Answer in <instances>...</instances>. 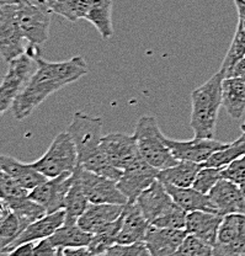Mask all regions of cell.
<instances>
[{"label":"cell","mask_w":245,"mask_h":256,"mask_svg":"<svg viewBox=\"0 0 245 256\" xmlns=\"http://www.w3.org/2000/svg\"><path fill=\"white\" fill-rule=\"evenodd\" d=\"M34 242H24V244L14 248V249L10 250L9 252H6V254L4 255L5 256H34Z\"/></svg>","instance_id":"obj_41"},{"label":"cell","mask_w":245,"mask_h":256,"mask_svg":"<svg viewBox=\"0 0 245 256\" xmlns=\"http://www.w3.org/2000/svg\"><path fill=\"white\" fill-rule=\"evenodd\" d=\"M164 186L175 204L182 208L186 213L195 212V210L217 213L208 194L197 191L192 186L191 188H179V186L168 185V184H164Z\"/></svg>","instance_id":"obj_22"},{"label":"cell","mask_w":245,"mask_h":256,"mask_svg":"<svg viewBox=\"0 0 245 256\" xmlns=\"http://www.w3.org/2000/svg\"><path fill=\"white\" fill-rule=\"evenodd\" d=\"M222 178V169L211 166H204L197 172L195 181H194L192 188L197 191L202 192L204 194H208L210 191L216 186V184Z\"/></svg>","instance_id":"obj_36"},{"label":"cell","mask_w":245,"mask_h":256,"mask_svg":"<svg viewBox=\"0 0 245 256\" xmlns=\"http://www.w3.org/2000/svg\"><path fill=\"white\" fill-rule=\"evenodd\" d=\"M66 222V212L64 210H57V212L53 213H47L46 216H44L40 220H34L28 226H26L22 232H21L20 236H18V239L14 242L9 245L6 249L2 252V255L6 254L10 250H12L14 248L18 246V245L24 244V242H38V240L50 238V236L56 233L58 228L63 226Z\"/></svg>","instance_id":"obj_17"},{"label":"cell","mask_w":245,"mask_h":256,"mask_svg":"<svg viewBox=\"0 0 245 256\" xmlns=\"http://www.w3.org/2000/svg\"><path fill=\"white\" fill-rule=\"evenodd\" d=\"M222 106L233 120L245 112V82L242 76L224 78L222 84Z\"/></svg>","instance_id":"obj_24"},{"label":"cell","mask_w":245,"mask_h":256,"mask_svg":"<svg viewBox=\"0 0 245 256\" xmlns=\"http://www.w3.org/2000/svg\"><path fill=\"white\" fill-rule=\"evenodd\" d=\"M238 12V26L245 30V0H233Z\"/></svg>","instance_id":"obj_43"},{"label":"cell","mask_w":245,"mask_h":256,"mask_svg":"<svg viewBox=\"0 0 245 256\" xmlns=\"http://www.w3.org/2000/svg\"><path fill=\"white\" fill-rule=\"evenodd\" d=\"M112 4L114 0H90L89 12L85 18L96 28L102 40L114 36Z\"/></svg>","instance_id":"obj_26"},{"label":"cell","mask_w":245,"mask_h":256,"mask_svg":"<svg viewBox=\"0 0 245 256\" xmlns=\"http://www.w3.org/2000/svg\"><path fill=\"white\" fill-rule=\"evenodd\" d=\"M90 0H58L50 10L54 14L63 16L68 21L76 22L86 18L89 12Z\"/></svg>","instance_id":"obj_33"},{"label":"cell","mask_w":245,"mask_h":256,"mask_svg":"<svg viewBox=\"0 0 245 256\" xmlns=\"http://www.w3.org/2000/svg\"><path fill=\"white\" fill-rule=\"evenodd\" d=\"M24 229L25 226L12 210L4 220H0V254H2V252L18 239Z\"/></svg>","instance_id":"obj_34"},{"label":"cell","mask_w":245,"mask_h":256,"mask_svg":"<svg viewBox=\"0 0 245 256\" xmlns=\"http://www.w3.org/2000/svg\"><path fill=\"white\" fill-rule=\"evenodd\" d=\"M245 57V30L236 25V34L233 37L230 47H229L227 54L223 60L220 70L224 73L226 78L233 76V72L236 66Z\"/></svg>","instance_id":"obj_31"},{"label":"cell","mask_w":245,"mask_h":256,"mask_svg":"<svg viewBox=\"0 0 245 256\" xmlns=\"http://www.w3.org/2000/svg\"><path fill=\"white\" fill-rule=\"evenodd\" d=\"M240 188H242V194H243L244 204H245V184H243V185H240Z\"/></svg>","instance_id":"obj_49"},{"label":"cell","mask_w":245,"mask_h":256,"mask_svg":"<svg viewBox=\"0 0 245 256\" xmlns=\"http://www.w3.org/2000/svg\"><path fill=\"white\" fill-rule=\"evenodd\" d=\"M244 58H245V57H244Z\"/></svg>","instance_id":"obj_54"},{"label":"cell","mask_w":245,"mask_h":256,"mask_svg":"<svg viewBox=\"0 0 245 256\" xmlns=\"http://www.w3.org/2000/svg\"><path fill=\"white\" fill-rule=\"evenodd\" d=\"M100 256H152L144 242L133 244H116Z\"/></svg>","instance_id":"obj_38"},{"label":"cell","mask_w":245,"mask_h":256,"mask_svg":"<svg viewBox=\"0 0 245 256\" xmlns=\"http://www.w3.org/2000/svg\"><path fill=\"white\" fill-rule=\"evenodd\" d=\"M214 256L245 255V214L233 213L224 216L218 238L213 246Z\"/></svg>","instance_id":"obj_10"},{"label":"cell","mask_w":245,"mask_h":256,"mask_svg":"<svg viewBox=\"0 0 245 256\" xmlns=\"http://www.w3.org/2000/svg\"><path fill=\"white\" fill-rule=\"evenodd\" d=\"M223 218V216L206 210L190 212L186 216L185 230L214 246Z\"/></svg>","instance_id":"obj_20"},{"label":"cell","mask_w":245,"mask_h":256,"mask_svg":"<svg viewBox=\"0 0 245 256\" xmlns=\"http://www.w3.org/2000/svg\"><path fill=\"white\" fill-rule=\"evenodd\" d=\"M74 182L73 172H66L56 178H46L44 182L28 192V197L46 210L53 213L64 208V201L68 191Z\"/></svg>","instance_id":"obj_11"},{"label":"cell","mask_w":245,"mask_h":256,"mask_svg":"<svg viewBox=\"0 0 245 256\" xmlns=\"http://www.w3.org/2000/svg\"><path fill=\"white\" fill-rule=\"evenodd\" d=\"M21 0H0V5H14L18 4Z\"/></svg>","instance_id":"obj_47"},{"label":"cell","mask_w":245,"mask_h":256,"mask_svg":"<svg viewBox=\"0 0 245 256\" xmlns=\"http://www.w3.org/2000/svg\"><path fill=\"white\" fill-rule=\"evenodd\" d=\"M186 236L185 229L159 228L150 224L143 242L152 256H175Z\"/></svg>","instance_id":"obj_15"},{"label":"cell","mask_w":245,"mask_h":256,"mask_svg":"<svg viewBox=\"0 0 245 256\" xmlns=\"http://www.w3.org/2000/svg\"><path fill=\"white\" fill-rule=\"evenodd\" d=\"M34 60L36 70L12 108L16 120L26 118L50 95L89 73V66L80 56L64 62H48L41 56Z\"/></svg>","instance_id":"obj_1"},{"label":"cell","mask_w":245,"mask_h":256,"mask_svg":"<svg viewBox=\"0 0 245 256\" xmlns=\"http://www.w3.org/2000/svg\"><path fill=\"white\" fill-rule=\"evenodd\" d=\"M57 256H63V249H58Z\"/></svg>","instance_id":"obj_50"},{"label":"cell","mask_w":245,"mask_h":256,"mask_svg":"<svg viewBox=\"0 0 245 256\" xmlns=\"http://www.w3.org/2000/svg\"><path fill=\"white\" fill-rule=\"evenodd\" d=\"M18 4L0 5V56L10 63L26 52L25 40L16 16Z\"/></svg>","instance_id":"obj_9"},{"label":"cell","mask_w":245,"mask_h":256,"mask_svg":"<svg viewBox=\"0 0 245 256\" xmlns=\"http://www.w3.org/2000/svg\"><path fill=\"white\" fill-rule=\"evenodd\" d=\"M74 174V172H73ZM90 202L85 196L80 184H79L76 175L74 174V182L70 190L68 191L64 201V212L66 222L64 223H78V220L82 217V213L89 207Z\"/></svg>","instance_id":"obj_28"},{"label":"cell","mask_w":245,"mask_h":256,"mask_svg":"<svg viewBox=\"0 0 245 256\" xmlns=\"http://www.w3.org/2000/svg\"><path fill=\"white\" fill-rule=\"evenodd\" d=\"M34 64L36 60L26 53L9 63L6 74L0 82V117L12 108L18 94L36 70Z\"/></svg>","instance_id":"obj_6"},{"label":"cell","mask_w":245,"mask_h":256,"mask_svg":"<svg viewBox=\"0 0 245 256\" xmlns=\"http://www.w3.org/2000/svg\"><path fill=\"white\" fill-rule=\"evenodd\" d=\"M222 178L236 185L245 184V156L236 159L222 169Z\"/></svg>","instance_id":"obj_39"},{"label":"cell","mask_w":245,"mask_h":256,"mask_svg":"<svg viewBox=\"0 0 245 256\" xmlns=\"http://www.w3.org/2000/svg\"><path fill=\"white\" fill-rule=\"evenodd\" d=\"M25 2H30V4L37 5V6H44V8H48V5H47L46 0H25Z\"/></svg>","instance_id":"obj_46"},{"label":"cell","mask_w":245,"mask_h":256,"mask_svg":"<svg viewBox=\"0 0 245 256\" xmlns=\"http://www.w3.org/2000/svg\"><path fill=\"white\" fill-rule=\"evenodd\" d=\"M186 216L188 213L178 206L174 204L169 210L162 214L160 217L156 218L152 226H159V228H170V229H185L186 226Z\"/></svg>","instance_id":"obj_37"},{"label":"cell","mask_w":245,"mask_h":256,"mask_svg":"<svg viewBox=\"0 0 245 256\" xmlns=\"http://www.w3.org/2000/svg\"><path fill=\"white\" fill-rule=\"evenodd\" d=\"M58 248L52 244L50 238L38 240L37 244H34V256H57Z\"/></svg>","instance_id":"obj_40"},{"label":"cell","mask_w":245,"mask_h":256,"mask_svg":"<svg viewBox=\"0 0 245 256\" xmlns=\"http://www.w3.org/2000/svg\"><path fill=\"white\" fill-rule=\"evenodd\" d=\"M66 132L70 134L78 153V165L117 181L122 172L114 168L101 149L102 140V120L100 117L90 116L84 112H76L73 121Z\"/></svg>","instance_id":"obj_2"},{"label":"cell","mask_w":245,"mask_h":256,"mask_svg":"<svg viewBox=\"0 0 245 256\" xmlns=\"http://www.w3.org/2000/svg\"><path fill=\"white\" fill-rule=\"evenodd\" d=\"M10 212H12V210H10L9 204H8L4 200L0 198V220H4Z\"/></svg>","instance_id":"obj_44"},{"label":"cell","mask_w":245,"mask_h":256,"mask_svg":"<svg viewBox=\"0 0 245 256\" xmlns=\"http://www.w3.org/2000/svg\"><path fill=\"white\" fill-rule=\"evenodd\" d=\"M164 142L172 150L176 160L204 164L214 152L220 150L226 143L208 138L194 137L190 140H176L164 136Z\"/></svg>","instance_id":"obj_13"},{"label":"cell","mask_w":245,"mask_h":256,"mask_svg":"<svg viewBox=\"0 0 245 256\" xmlns=\"http://www.w3.org/2000/svg\"><path fill=\"white\" fill-rule=\"evenodd\" d=\"M242 78H243V80H244V82H245V76H242Z\"/></svg>","instance_id":"obj_52"},{"label":"cell","mask_w":245,"mask_h":256,"mask_svg":"<svg viewBox=\"0 0 245 256\" xmlns=\"http://www.w3.org/2000/svg\"><path fill=\"white\" fill-rule=\"evenodd\" d=\"M50 8L37 6L21 0L16 8V16L21 32L28 44L42 46L48 40L50 26Z\"/></svg>","instance_id":"obj_8"},{"label":"cell","mask_w":245,"mask_h":256,"mask_svg":"<svg viewBox=\"0 0 245 256\" xmlns=\"http://www.w3.org/2000/svg\"><path fill=\"white\" fill-rule=\"evenodd\" d=\"M63 256H95L88 246L69 248L63 250Z\"/></svg>","instance_id":"obj_42"},{"label":"cell","mask_w":245,"mask_h":256,"mask_svg":"<svg viewBox=\"0 0 245 256\" xmlns=\"http://www.w3.org/2000/svg\"><path fill=\"white\" fill-rule=\"evenodd\" d=\"M92 234L79 226L78 223H64L50 236L52 244L58 249L88 246Z\"/></svg>","instance_id":"obj_27"},{"label":"cell","mask_w":245,"mask_h":256,"mask_svg":"<svg viewBox=\"0 0 245 256\" xmlns=\"http://www.w3.org/2000/svg\"><path fill=\"white\" fill-rule=\"evenodd\" d=\"M240 128H242V130H243V132L245 133V122H244V124H242V126H240Z\"/></svg>","instance_id":"obj_51"},{"label":"cell","mask_w":245,"mask_h":256,"mask_svg":"<svg viewBox=\"0 0 245 256\" xmlns=\"http://www.w3.org/2000/svg\"><path fill=\"white\" fill-rule=\"evenodd\" d=\"M133 137L137 143L140 158L159 172L179 162L165 144L164 134L154 116L140 117L136 124Z\"/></svg>","instance_id":"obj_4"},{"label":"cell","mask_w":245,"mask_h":256,"mask_svg":"<svg viewBox=\"0 0 245 256\" xmlns=\"http://www.w3.org/2000/svg\"><path fill=\"white\" fill-rule=\"evenodd\" d=\"M245 156V133L236 140L232 143H226L220 150L214 152L206 162H204V166H211V168H218V169H223L227 165L230 164L236 159L240 158V156Z\"/></svg>","instance_id":"obj_29"},{"label":"cell","mask_w":245,"mask_h":256,"mask_svg":"<svg viewBox=\"0 0 245 256\" xmlns=\"http://www.w3.org/2000/svg\"><path fill=\"white\" fill-rule=\"evenodd\" d=\"M158 169L140 158L122 172L117 186L128 202H136L138 196L158 178Z\"/></svg>","instance_id":"obj_12"},{"label":"cell","mask_w":245,"mask_h":256,"mask_svg":"<svg viewBox=\"0 0 245 256\" xmlns=\"http://www.w3.org/2000/svg\"><path fill=\"white\" fill-rule=\"evenodd\" d=\"M57 2H58V0H46V2H47V5H48L50 9V8H52L53 5H54Z\"/></svg>","instance_id":"obj_48"},{"label":"cell","mask_w":245,"mask_h":256,"mask_svg":"<svg viewBox=\"0 0 245 256\" xmlns=\"http://www.w3.org/2000/svg\"><path fill=\"white\" fill-rule=\"evenodd\" d=\"M0 168L28 191L34 190L47 178L46 176L37 172L31 164H25L12 156H2V154H0Z\"/></svg>","instance_id":"obj_23"},{"label":"cell","mask_w":245,"mask_h":256,"mask_svg":"<svg viewBox=\"0 0 245 256\" xmlns=\"http://www.w3.org/2000/svg\"><path fill=\"white\" fill-rule=\"evenodd\" d=\"M120 228H121V217L92 234V240L88 245L90 252L95 256H100L108 252L111 246L116 245Z\"/></svg>","instance_id":"obj_30"},{"label":"cell","mask_w":245,"mask_h":256,"mask_svg":"<svg viewBox=\"0 0 245 256\" xmlns=\"http://www.w3.org/2000/svg\"><path fill=\"white\" fill-rule=\"evenodd\" d=\"M90 204H127L128 200L117 186V181L95 174L78 165L74 172Z\"/></svg>","instance_id":"obj_7"},{"label":"cell","mask_w":245,"mask_h":256,"mask_svg":"<svg viewBox=\"0 0 245 256\" xmlns=\"http://www.w3.org/2000/svg\"><path fill=\"white\" fill-rule=\"evenodd\" d=\"M202 168V164L180 160L172 166L160 170L158 180L168 185L179 186V188H191L194 185L197 172Z\"/></svg>","instance_id":"obj_25"},{"label":"cell","mask_w":245,"mask_h":256,"mask_svg":"<svg viewBox=\"0 0 245 256\" xmlns=\"http://www.w3.org/2000/svg\"><path fill=\"white\" fill-rule=\"evenodd\" d=\"M245 76V58H243L240 62L236 64L233 72V76Z\"/></svg>","instance_id":"obj_45"},{"label":"cell","mask_w":245,"mask_h":256,"mask_svg":"<svg viewBox=\"0 0 245 256\" xmlns=\"http://www.w3.org/2000/svg\"><path fill=\"white\" fill-rule=\"evenodd\" d=\"M242 256H245V255H242Z\"/></svg>","instance_id":"obj_53"},{"label":"cell","mask_w":245,"mask_h":256,"mask_svg":"<svg viewBox=\"0 0 245 256\" xmlns=\"http://www.w3.org/2000/svg\"><path fill=\"white\" fill-rule=\"evenodd\" d=\"M175 256H214L213 255V246L208 242L198 239L195 236L188 234L180 245Z\"/></svg>","instance_id":"obj_35"},{"label":"cell","mask_w":245,"mask_h":256,"mask_svg":"<svg viewBox=\"0 0 245 256\" xmlns=\"http://www.w3.org/2000/svg\"><path fill=\"white\" fill-rule=\"evenodd\" d=\"M136 204L140 206L144 217L152 224L156 218L160 217L174 206L175 202L165 188L164 184L156 178L148 188H146L138 196Z\"/></svg>","instance_id":"obj_18"},{"label":"cell","mask_w":245,"mask_h":256,"mask_svg":"<svg viewBox=\"0 0 245 256\" xmlns=\"http://www.w3.org/2000/svg\"><path fill=\"white\" fill-rule=\"evenodd\" d=\"M226 76L222 70L191 92L190 127L197 138L214 137L218 114L222 106V84Z\"/></svg>","instance_id":"obj_3"},{"label":"cell","mask_w":245,"mask_h":256,"mask_svg":"<svg viewBox=\"0 0 245 256\" xmlns=\"http://www.w3.org/2000/svg\"><path fill=\"white\" fill-rule=\"evenodd\" d=\"M124 204H90L78 220L80 228L94 234L121 217Z\"/></svg>","instance_id":"obj_21"},{"label":"cell","mask_w":245,"mask_h":256,"mask_svg":"<svg viewBox=\"0 0 245 256\" xmlns=\"http://www.w3.org/2000/svg\"><path fill=\"white\" fill-rule=\"evenodd\" d=\"M28 192L0 168V198L9 204L10 210L28 198Z\"/></svg>","instance_id":"obj_32"},{"label":"cell","mask_w":245,"mask_h":256,"mask_svg":"<svg viewBox=\"0 0 245 256\" xmlns=\"http://www.w3.org/2000/svg\"><path fill=\"white\" fill-rule=\"evenodd\" d=\"M101 149L108 156V162L122 172L140 158L133 134L108 133L101 140Z\"/></svg>","instance_id":"obj_14"},{"label":"cell","mask_w":245,"mask_h":256,"mask_svg":"<svg viewBox=\"0 0 245 256\" xmlns=\"http://www.w3.org/2000/svg\"><path fill=\"white\" fill-rule=\"evenodd\" d=\"M150 226L136 202L124 204L121 214V228L117 236V244H133L143 242Z\"/></svg>","instance_id":"obj_19"},{"label":"cell","mask_w":245,"mask_h":256,"mask_svg":"<svg viewBox=\"0 0 245 256\" xmlns=\"http://www.w3.org/2000/svg\"><path fill=\"white\" fill-rule=\"evenodd\" d=\"M31 165L47 178L76 172L78 153L70 134L68 132L58 133L46 153Z\"/></svg>","instance_id":"obj_5"},{"label":"cell","mask_w":245,"mask_h":256,"mask_svg":"<svg viewBox=\"0 0 245 256\" xmlns=\"http://www.w3.org/2000/svg\"><path fill=\"white\" fill-rule=\"evenodd\" d=\"M216 212L220 216L242 213L245 214L244 197L240 186L232 181L220 178L208 194Z\"/></svg>","instance_id":"obj_16"}]
</instances>
